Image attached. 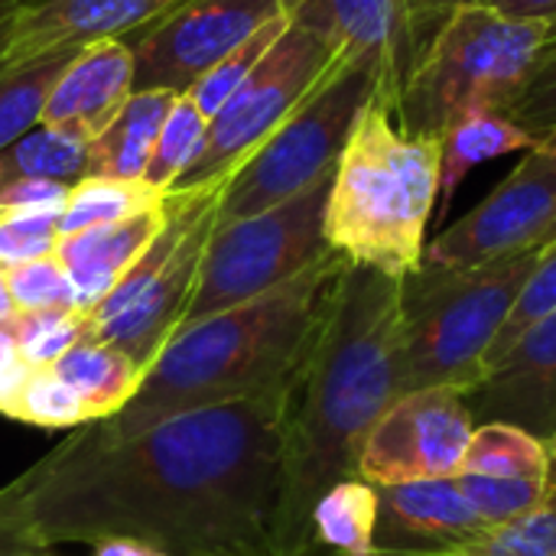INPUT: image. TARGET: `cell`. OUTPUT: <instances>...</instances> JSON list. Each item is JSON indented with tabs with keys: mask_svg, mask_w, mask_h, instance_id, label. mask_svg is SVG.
<instances>
[{
	"mask_svg": "<svg viewBox=\"0 0 556 556\" xmlns=\"http://www.w3.org/2000/svg\"><path fill=\"white\" fill-rule=\"evenodd\" d=\"M300 384V381H296ZM293 388L169 417L127 440L75 427L26 476L36 541H143L169 556H280Z\"/></svg>",
	"mask_w": 556,
	"mask_h": 556,
	"instance_id": "obj_1",
	"label": "cell"
},
{
	"mask_svg": "<svg viewBox=\"0 0 556 556\" xmlns=\"http://www.w3.org/2000/svg\"><path fill=\"white\" fill-rule=\"evenodd\" d=\"M401 280L345 267L319 345L293 391L283 440L280 556H309L316 502L358 476V453L401 397Z\"/></svg>",
	"mask_w": 556,
	"mask_h": 556,
	"instance_id": "obj_2",
	"label": "cell"
},
{
	"mask_svg": "<svg viewBox=\"0 0 556 556\" xmlns=\"http://www.w3.org/2000/svg\"><path fill=\"white\" fill-rule=\"evenodd\" d=\"M349 261L329 251L293 280L182 326L143 371L137 394L108 420L101 440H127L169 417L293 388L326 329Z\"/></svg>",
	"mask_w": 556,
	"mask_h": 556,
	"instance_id": "obj_3",
	"label": "cell"
},
{
	"mask_svg": "<svg viewBox=\"0 0 556 556\" xmlns=\"http://www.w3.org/2000/svg\"><path fill=\"white\" fill-rule=\"evenodd\" d=\"M440 140L407 134L371 98L336 163L323 235L352 267L407 277L424 267L427 231L440 208Z\"/></svg>",
	"mask_w": 556,
	"mask_h": 556,
	"instance_id": "obj_4",
	"label": "cell"
},
{
	"mask_svg": "<svg viewBox=\"0 0 556 556\" xmlns=\"http://www.w3.org/2000/svg\"><path fill=\"white\" fill-rule=\"evenodd\" d=\"M538 251L485 267L424 261L401 277V394L427 388L466 394L482 378Z\"/></svg>",
	"mask_w": 556,
	"mask_h": 556,
	"instance_id": "obj_5",
	"label": "cell"
},
{
	"mask_svg": "<svg viewBox=\"0 0 556 556\" xmlns=\"http://www.w3.org/2000/svg\"><path fill=\"white\" fill-rule=\"evenodd\" d=\"M547 36L551 26L538 20L505 16L485 3L456 7L407 81L394 108L397 124L440 140L466 114H508Z\"/></svg>",
	"mask_w": 556,
	"mask_h": 556,
	"instance_id": "obj_6",
	"label": "cell"
},
{
	"mask_svg": "<svg viewBox=\"0 0 556 556\" xmlns=\"http://www.w3.org/2000/svg\"><path fill=\"white\" fill-rule=\"evenodd\" d=\"M222 186L166 192V218L117 287L85 316V342L130 355L143 371L179 332L192 303L205 244L215 228Z\"/></svg>",
	"mask_w": 556,
	"mask_h": 556,
	"instance_id": "obj_7",
	"label": "cell"
},
{
	"mask_svg": "<svg viewBox=\"0 0 556 556\" xmlns=\"http://www.w3.org/2000/svg\"><path fill=\"white\" fill-rule=\"evenodd\" d=\"M371 98V72L345 55H336L323 81L225 179L215 225L267 212L332 176L352 124Z\"/></svg>",
	"mask_w": 556,
	"mask_h": 556,
	"instance_id": "obj_8",
	"label": "cell"
},
{
	"mask_svg": "<svg viewBox=\"0 0 556 556\" xmlns=\"http://www.w3.org/2000/svg\"><path fill=\"white\" fill-rule=\"evenodd\" d=\"M329 186L332 176L267 212L215 225L182 326L241 306L323 261L329 254L323 235Z\"/></svg>",
	"mask_w": 556,
	"mask_h": 556,
	"instance_id": "obj_9",
	"label": "cell"
},
{
	"mask_svg": "<svg viewBox=\"0 0 556 556\" xmlns=\"http://www.w3.org/2000/svg\"><path fill=\"white\" fill-rule=\"evenodd\" d=\"M336 49L303 26H287L241 88L208 121L205 143L195 163L176 179L169 192H195L225 186V179L277 130L287 114L323 81L336 62Z\"/></svg>",
	"mask_w": 556,
	"mask_h": 556,
	"instance_id": "obj_10",
	"label": "cell"
},
{
	"mask_svg": "<svg viewBox=\"0 0 556 556\" xmlns=\"http://www.w3.org/2000/svg\"><path fill=\"white\" fill-rule=\"evenodd\" d=\"M283 13L339 55L365 65L375 98L391 111L450 16L437 0H283Z\"/></svg>",
	"mask_w": 556,
	"mask_h": 556,
	"instance_id": "obj_11",
	"label": "cell"
},
{
	"mask_svg": "<svg viewBox=\"0 0 556 556\" xmlns=\"http://www.w3.org/2000/svg\"><path fill=\"white\" fill-rule=\"evenodd\" d=\"M556 222V137H544L525 160L456 225L427 244V264L485 267L538 251Z\"/></svg>",
	"mask_w": 556,
	"mask_h": 556,
	"instance_id": "obj_12",
	"label": "cell"
},
{
	"mask_svg": "<svg viewBox=\"0 0 556 556\" xmlns=\"http://www.w3.org/2000/svg\"><path fill=\"white\" fill-rule=\"evenodd\" d=\"M283 16V0H179L127 36L134 91L186 94L218 59Z\"/></svg>",
	"mask_w": 556,
	"mask_h": 556,
	"instance_id": "obj_13",
	"label": "cell"
},
{
	"mask_svg": "<svg viewBox=\"0 0 556 556\" xmlns=\"http://www.w3.org/2000/svg\"><path fill=\"white\" fill-rule=\"evenodd\" d=\"M476 420L456 388L401 394L368 430L358 453V479L407 485L453 479L466 459Z\"/></svg>",
	"mask_w": 556,
	"mask_h": 556,
	"instance_id": "obj_14",
	"label": "cell"
},
{
	"mask_svg": "<svg viewBox=\"0 0 556 556\" xmlns=\"http://www.w3.org/2000/svg\"><path fill=\"white\" fill-rule=\"evenodd\" d=\"M179 0H26L0 20V72L29 59L127 39Z\"/></svg>",
	"mask_w": 556,
	"mask_h": 556,
	"instance_id": "obj_15",
	"label": "cell"
},
{
	"mask_svg": "<svg viewBox=\"0 0 556 556\" xmlns=\"http://www.w3.org/2000/svg\"><path fill=\"white\" fill-rule=\"evenodd\" d=\"M476 424L505 420L547 440L556 430V309L534 323L466 391Z\"/></svg>",
	"mask_w": 556,
	"mask_h": 556,
	"instance_id": "obj_16",
	"label": "cell"
},
{
	"mask_svg": "<svg viewBox=\"0 0 556 556\" xmlns=\"http://www.w3.org/2000/svg\"><path fill=\"white\" fill-rule=\"evenodd\" d=\"M375 489L378 556H443L472 544L489 531L466 502L456 479Z\"/></svg>",
	"mask_w": 556,
	"mask_h": 556,
	"instance_id": "obj_17",
	"label": "cell"
},
{
	"mask_svg": "<svg viewBox=\"0 0 556 556\" xmlns=\"http://www.w3.org/2000/svg\"><path fill=\"white\" fill-rule=\"evenodd\" d=\"M134 94V55L124 39L85 46L55 81L42 121L46 127L98 137Z\"/></svg>",
	"mask_w": 556,
	"mask_h": 556,
	"instance_id": "obj_18",
	"label": "cell"
},
{
	"mask_svg": "<svg viewBox=\"0 0 556 556\" xmlns=\"http://www.w3.org/2000/svg\"><path fill=\"white\" fill-rule=\"evenodd\" d=\"M163 218H166V208L160 202L130 218L94 225V228L59 238L55 257L65 267V277L72 283L75 313L88 316L117 287V280L127 274V267L153 241Z\"/></svg>",
	"mask_w": 556,
	"mask_h": 556,
	"instance_id": "obj_19",
	"label": "cell"
},
{
	"mask_svg": "<svg viewBox=\"0 0 556 556\" xmlns=\"http://www.w3.org/2000/svg\"><path fill=\"white\" fill-rule=\"evenodd\" d=\"M173 91H134L127 104L117 111V117L88 140V173L101 179H143L147 160L153 153V143L163 130V121L173 108Z\"/></svg>",
	"mask_w": 556,
	"mask_h": 556,
	"instance_id": "obj_20",
	"label": "cell"
},
{
	"mask_svg": "<svg viewBox=\"0 0 556 556\" xmlns=\"http://www.w3.org/2000/svg\"><path fill=\"white\" fill-rule=\"evenodd\" d=\"M541 140H534L515 117H508L505 111H476L466 114L463 121H456L443 137H440V208L437 215H443L453 199L456 189L466 182V176L492 160H502L508 153H521V150H534Z\"/></svg>",
	"mask_w": 556,
	"mask_h": 556,
	"instance_id": "obj_21",
	"label": "cell"
},
{
	"mask_svg": "<svg viewBox=\"0 0 556 556\" xmlns=\"http://www.w3.org/2000/svg\"><path fill=\"white\" fill-rule=\"evenodd\" d=\"M378 489L365 479L336 482L309 515V556H378Z\"/></svg>",
	"mask_w": 556,
	"mask_h": 556,
	"instance_id": "obj_22",
	"label": "cell"
},
{
	"mask_svg": "<svg viewBox=\"0 0 556 556\" xmlns=\"http://www.w3.org/2000/svg\"><path fill=\"white\" fill-rule=\"evenodd\" d=\"M55 378L65 381L81 404L91 410L94 424L114 417L140 388L143 381V368L124 355L114 345L104 342H78L72 345L55 365H52Z\"/></svg>",
	"mask_w": 556,
	"mask_h": 556,
	"instance_id": "obj_23",
	"label": "cell"
},
{
	"mask_svg": "<svg viewBox=\"0 0 556 556\" xmlns=\"http://www.w3.org/2000/svg\"><path fill=\"white\" fill-rule=\"evenodd\" d=\"M88 173V137L62 127H33L0 150V192L16 182L49 179L75 186Z\"/></svg>",
	"mask_w": 556,
	"mask_h": 556,
	"instance_id": "obj_24",
	"label": "cell"
},
{
	"mask_svg": "<svg viewBox=\"0 0 556 556\" xmlns=\"http://www.w3.org/2000/svg\"><path fill=\"white\" fill-rule=\"evenodd\" d=\"M459 472L485 476V479H541V482H547V443L518 424L485 420V424H476Z\"/></svg>",
	"mask_w": 556,
	"mask_h": 556,
	"instance_id": "obj_25",
	"label": "cell"
},
{
	"mask_svg": "<svg viewBox=\"0 0 556 556\" xmlns=\"http://www.w3.org/2000/svg\"><path fill=\"white\" fill-rule=\"evenodd\" d=\"M81 49H59L0 72V150L42 121V108Z\"/></svg>",
	"mask_w": 556,
	"mask_h": 556,
	"instance_id": "obj_26",
	"label": "cell"
},
{
	"mask_svg": "<svg viewBox=\"0 0 556 556\" xmlns=\"http://www.w3.org/2000/svg\"><path fill=\"white\" fill-rule=\"evenodd\" d=\"M163 195L153 192L150 186L127 182V179H101V176H85L68 189L62 218H59V231L62 235H75L94 225H108V222H121L130 218L143 208L160 205Z\"/></svg>",
	"mask_w": 556,
	"mask_h": 556,
	"instance_id": "obj_27",
	"label": "cell"
},
{
	"mask_svg": "<svg viewBox=\"0 0 556 556\" xmlns=\"http://www.w3.org/2000/svg\"><path fill=\"white\" fill-rule=\"evenodd\" d=\"M205 134H208V117L195 108V101L189 94H176L140 182L150 186L153 192L166 195L176 186V179L195 163V156L205 143Z\"/></svg>",
	"mask_w": 556,
	"mask_h": 556,
	"instance_id": "obj_28",
	"label": "cell"
},
{
	"mask_svg": "<svg viewBox=\"0 0 556 556\" xmlns=\"http://www.w3.org/2000/svg\"><path fill=\"white\" fill-rule=\"evenodd\" d=\"M0 414L29 427H85L94 424L91 410L81 404V397L55 378L52 368H29L26 381L16 388V394L0 404Z\"/></svg>",
	"mask_w": 556,
	"mask_h": 556,
	"instance_id": "obj_29",
	"label": "cell"
},
{
	"mask_svg": "<svg viewBox=\"0 0 556 556\" xmlns=\"http://www.w3.org/2000/svg\"><path fill=\"white\" fill-rule=\"evenodd\" d=\"M290 26V20H287V13L283 16H277V20H270L267 26H261L248 42H241L238 49H231L225 59H218L186 94L195 101V108L212 121L218 111H222V104L241 88V81L254 72V65L267 55V49L280 39V33Z\"/></svg>",
	"mask_w": 556,
	"mask_h": 556,
	"instance_id": "obj_30",
	"label": "cell"
},
{
	"mask_svg": "<svg viewBox=\"0 0 556 556\" xmlns=\"http://www.w3.org/2000/svg\"><path fill=\"white\" fill-rule=\"evenodd\" d=\"M443 556H556V495L547 492L534 511Z\"/></svg>",
	"mask_w": 556,
	"mask_h": 556,
	"instance_id": "obj_31",
	"label": "cell"
},
{
	"mask_svg": "<svg viewBox=\"0 0 556 556\" xmlns=\"http://www.w3.org/2000/svg\"><path fill=\"white\" fill-rule=\"evenodd\" d=\"M85 339V316L72 309H39L13 316L16 355L29 368H52L72 345Z\"/></svg>",
	"mask_w": 556,
	"mask_h": 556,
	"instance_id": "obj_32",
	"label": "cell"
},
{
	"mask_svg": "<svg viewBox=\"0 0 556 556\" xmlns=\"http://www.w3.org/2000/svg\"><path fill=\"white\" fill-rule=\"evenodd\" d=\"M453 479L489 531L534 511L547 495V482L541 479H485V476H463V472Z\"/></svg>",
	"mask_w": 556,
	"mask_h": 556,
	"instance_id": "obj_33",
	"label": "cell"
},
{
	"mask_svg": "<svg viewBox=\"0 0 556 556\" xmlns=\"http://www.w3.org/2000/svg\"><path fill=\"white\" fill-rule=\"evenodd\" d=\"M556 309V241L551 244H544L541 251H538V261H534V270H531V277L525 280V287H521V293H518V303L511 306V313H508V319H505V326H502V336H498V342H495V349H492V358H489V365L492 362H498L534 323H541L544 316H551ZM485 365V368H489Z\"/></svg>",
	"mask_w": 556,
	"mask_h": 556,
	"instance_id": "obj_34",
	"label": "cell"
},
{
	"mask_svg": "<svg viewBox=\"0 0 556 556\" xmlns=\"http://www.w3.org/2000/svg\"><path fill=\"white\" fill-rule=\"evenodd\" d=\"M508 117H515L534 140L556 134V29H551L538 49L525 88L508 108Z\"/></svg>",
	"mask_w": 556,
	"mask_h": 556,
	"instance_id": "obj_35",
	"label": "cell"
},
{
	"mask_svg": "<svg viewBox=\"0 0 556 556\" xmlns=\"http://www.w3.org/2000/svg\"><path fill=\"white\" fill-rule=\"evenodd\" d=\"M3 280H7L16 313H39V309H72L75 313L72 283L55 254L20 264V267H7Z\"/></svg>",
	"mask_w": 556,
	"mask_h": 556,
	"instance_id": "obj_36",
	"label": "cell"
},
{
	"mask_svg": "<svg viewBox=\"0 0 556 556\" xmlns=\"http://www.w3.org/2000/svg\"><path fill=\"white\" fill-rule=\"evenodd\" d=\"M59 218L62 215H49V212L0 208V270L55 254L62 238Z\"/></svg>",
	"mask_w": 556,
	"mask_h": 556,
	"instance_id": "obj_37",
	"label": "cell"
},
{
	"mask_svg": "<svg viewBox=\"0 0 556 556\" xmlns=\"http://www.w3.org/2000/svg\"><path fill=\"white\" fill-rule=\"evenodd\" d=\"M23 489H26V476L0 489V556L46 554V547L36 541L29 518L23 511Z\"/></svg>",
	"mask_w": 556,
	"mask_h": 556,
	"instance_id": "obj_38",
	"label": "cell"
},
{
	"mask_svg": "<svg viewBox=\"0 0 556 556\" xmlns=\"http://www.w3.org/2000/svg\"><path fill=\"white\" fill-rule=\"evenodd\" d=\"M485 7L505 13V16H518V20H538L556 29V0H482Z\"/></svg>",
	"mask_w": 556,
	"mask_h": 556,
	"instance_id": "obj_39",
	"label": "cell"
},
{
	"mask_svg": "<svg viewBox=\"0 0 556 556\" xmlns=\"http://www.w3.org/2000/svg\"><path fill=\"white\" fill-rule=\"evenodd\" d=\"M91 547H94V556H169L143 541H130V538H104Z\"/></svg>",
	"mask_w": 556,
	"mask_h": 556,
	"instance_id": "obj_40",
	"label": "cell"
},
{
	"mask_svg": "<svg viewBox=\"0 0 556 556\" xmlns=\"http://www.w3.org/2000/svg\"><path fill=\"white\" fill-rule=\"evenodd\" d=\"M544 443H547V492L556 495V430Z\"/></svg>",
	"mask_w": 556,
	"mask_h": 556,
	"instance_id": "obj_41",
	"label": "cell"
},
{
	"mask_svg": "<svg viewBox=\"0 0 556 556\" xmlns=\"http://www.w3.org/2000/svg\"><path fill=\"white\" fill-rule=\"evenodd\" d=\"M16 316V306L10 300V290H7V280H3V270H0V323L3 319H13Z\"/></svg>",
	"mask_w": 556,
	"mask_h": 556,
	"instance_id": "obj_42",
	"label": "cell"
},
{
	"mask_svg": "<svg viewBox=\"0 0 556 556\" xmlns=\"http://www.w3.org/2000/svg\"><path fill=\"white\" fill-rule=\"evenodd\" d=\"M437 3H440L443 10H450V13H453L456 7H469V3H482V0H437Z\"/></svg>",
	"mask_w": 556,
	"mask_h": 556,
	"instance_id": "obj_43",
	"label": "cell"
},
{
	"mask_svg": "<svg viewBox=\"0 0 556 556\" xmlns=\"http://www.w3.org/2000/svg\"><path fill=\"white\" fill-rule=\"evenodd\" d=\"M551 137H556V134H551ZM551 241H556V222H554V225H551V231H547L544 244H551ZM544 244H541V248H544Z\"/></svg>",
	"mask_w": 556,
	"mask_h": 556,
	"instance_id": "obj_44",
	"label": "cell"
},
{
	"mask_svg": "<svg viewBox=\"0 0 556 556\" xmlns=\"http://www.w3.org/2000/svg\"><path fill=\"white\" fill-rule=\"evenodd\" d=\"M23 556H42V554H23Z\"/></svg>",
	"mask_w": 556,
	"mask_h": 556,
	"instance_id": "obj_45",
	"label": "cell"
}]
</instances>
